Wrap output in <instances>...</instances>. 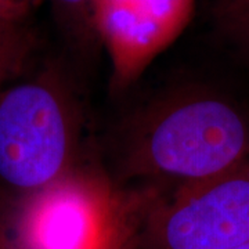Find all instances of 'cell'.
Masks as SVG:
<instances>
[{"instance_id":"11","label":"cell","mask_w":249,"mask_h":249,"mask_svg":"<svg viewBox=\"0 0 249 249\" xmlns=\"http://www.w3.org/2000/svg\"><path fill=\"white\" fill-rule=\"evenodd\" d=\"M0 249H17L16 242L1 223H0Z\"/></svg>"},{"instance_id":"9","label":"cell","mask_w":249,"mask_h":249,"mask_svg":"<svg viewBox=\"0 0 249 249\" xmlns=\"http://www.w3.org/2000/svg\"><path fill=\"white\" fill-rule=\"evenodd\" d=\"M94 1L96 0H52L57 16L72 28L73 25L94 28Z\"/></svg>"},{"instance_id":"4","label":"cell","mask_w":249,"mask_h":249,"mask_svg":"<svg viewBox=\"0 0 249 249\" xmlns=\"http://www.w3.org/2000/svg\"><path fill=\"white\" fill-rule=\"evenodd\" d=\"M119 196L96 178L67 175L24 201L17 249H96Z\"/></svg>"},{"instance_id":"3","label":"cell","mask_w":249,"mask_h":249,"mask_svg":"<svg viewBox=\"0 0 249 249\" xmlns=\"http://www.w3.org/2000/svg\"><path fill=\"white\" fill-rule=\"evenodd\" d=\"M249 244V160L219 178L148 202L140 249H232Z\"/></svg>"},{"instance_id":"12","label":"cell","mask_w":249,"mask_h":249,"mask_svg":"<svg viewBox=\"0 0 249 249\" xmlns=\"http://www.w3.org/2000/svg\"><path fill=\"white\" fill-rule=\"evenodd\" d=\"M232 249H249V244H245V245H241V247H237V248Z\"/></svg>"},{"instance_id":"10","label":"cell","mask_w":249,"mask_h":249,"mask_svg":"<svg viewBox=\"0 0 249 249\" xmlns=\"http://www.w3.org/2000/svg\"><path fill=\"white\" fill-rule=\"evenodd\" d=\"M34 0H0V16L21 18Z\"/></svg>"},{"instance_id":"1","label":"cell","mask_w":249,"mask_h":249,"mask_svg":"<svg viewBox=\"0 0 249 249\" xmlns=\"http://www.w3.org/2000/svg\"><path fill=\"white\" fill-rule=\"evenodd\" d=\"M249 160V122L230 101L188 94L147 118L130 145L134 175L175 186L199 184Z\"/></svg>"},{"instance_id":"6","label":"cell","mask_w":249,"mask_h":249,"mask_svg":"<svg viewBox=\"0 0 249 249\" xmlns=\"http://www.w3.org/2000/svg\"><path fill=\"white\" fill-rule=\"evenodd\" d=\"M32 49V34L21 18L0 16V91L17 78Z\"/></svg>"},{"instance_id":"7","label":"cell","mask_w":249,"mask_h":249,"mask_svg":"<svg viewBox=\"0 0 249 249\" xmlns=\"http://www.w3.org/2000/svg\"><path fill=\"white\" fill-rule=\"evenodd\" d=\"M150 199H118L112 220L96 249H140L142 226Z\"/></svg>"},{"instance_id":"2","label":"cell","mask_w":249,"mask_h":249,"mask_svg":"<svg viewBox=\"0 0 249 249\" xmlns=\"http://www.w3.org/2000/svg\"><path fill=\"white\" fill-rule=\"evenodd\" d=\"M76 112L54 70L13 80L0 91V191L19 201L71 172Z\"/></svg>"},{"instance_id":"8","label":"cell","mask_w":249,"mask_h":249,"mask_svg":"<svg viewBox=\"0 0 249 249\" xmlns=\"http://www.w3.org/2000/svg\"><path fill=\"white\" fill-rule=\"evenodd\" d=\"M213 17L223 39L249 58V0H216Z\"/></svg>"},{"instance_id":"5","label":"cell","mask_w":249,"mask_h":249,"mask_svg":"<svg viewBox=\"0 0 249 249\" xmlns=\"http://www.w3.org/2000/svg\"><path fill=\"white\" fill-rule=\"evenodd\" d=\"M196 0H96L94 29L107 47L114 82L127 86L188 25Z\"/></svg>"}]
</instances>
